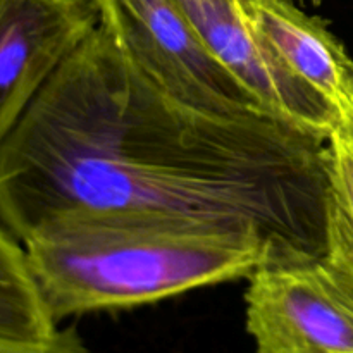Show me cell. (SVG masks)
<instances>
[{
  "label": "cell",
  "mask_w": 353,
  "mask_h": 353,
  "mask_svg": "<svg viewBox=\"0 0 353 353\" xmlns=\"http://www.w3.org/2000/svg\"><path fill=\"white\" fill-rule=\"evenodd\" d=\"M326 196V138L171 99L100 24L0 148V223L19 241L69 212L138 210L254 228L268 257H321Z\"/></svg>",
  "instance_id": "6da1fadb"
},
{
  "label": "cell",
  "mask_w": 353,
  "mask_h": 353,
  "mask_svg": "<svg viewBox=\"0 0 353 353\" xmlns=\"http://www.w3.org/2000/svg\"><path fill=\"white\" fill-rule=\"evenodd\" d=\"M21 243L57 324L248 279L269 255L254 228L138 210L69 212Z\"/></svg>",
  "instance_id": "7a4b0ae2"
},
{
  "label": "cell",
  "mask_w": 353,
  "mask_h": 353,
  "mask_svg": "<svg viewBox=\"0 0 353 353\" xmlns=\"http://www.w3.org/2000/svg\"><path fill=\"white\" fill-rule=\"evenodd\" d=\"M97 2L100 26L165 95L221 116L268 112L261 100L207 48L176 0Z\"/></svg>",
  "instance_id": "3957f363"
},
{
  "label": "cell",
  "mask_w": 353,
  "mask_h": 353,
  "mask_svg": "<svg viewBox=\"0 0 353 353\" xmlns=\"http://www.w3.org/2000/svg\"><path fill=\"white\" fill-rule=\"evenodd\" d=\"M255 353H353V276L326 255H271L248 278Z\"/></svg>",
  "instance_id": "277c9868"
},
{
  "label": "cell",
  "mask_w": 353,
  "mask_h": 353,
  "mask_svg": "<svg viewBox=\"0 0 353 353\" xmlns=\"http://www.w3.org/2000/svg\"><path fill=\"white\" fill-rule=\"evenodd\" d=\"M99 24L97 0H0V148Z\"/></svg>",
  "instance_id": "5b68a950"
},
{
  "label": "cell",
  "mask_w": 353,
  "mask_h": 353,
  "mask_svg": "<svg viewBox=\"0 0 353 353\" xmlns=\"http://www.w3.org/2000/svg\"><path fill=\"white\" fill-rule=\"evenodd\" d=\"M210 52L268 112L330 138L340 114L296 78L262 38L241 0H176Z\"/></svg>",
  "instance_id": "8992f818"
},
{
  "label": "cell",
  "mask_w": 353,
  "mask_h": 353,
  "mask_svg": "<svg viewBox=\"0 0 353 353\" xmlns=\"http://www.w3.org/2000/svg\"><path fill=\"white\" fill-rule=\"evenodd\" d=\"M269 47L286 68L338 114L353 109V59L330 23L292 0H241Z\"/></svg>",
  "instance_id": "52a82bcc"
},
{
  "label": "cell",
  "mask_w": 353,
  "mask_h": 353,
  "mask_svg": "<svg viewBox=\"0 0 353 353\" xmlns=\"http://www.w3.org/2000/svg\"><path fill=\"white\" fill-rule=\"evenodd\" d=\"M21 241L0 226V341L45 343L59 333Z\"/></svg>",
  "instance_id": "ba28073f"
},
{
  "label": "cell",
  "mask_w": 353,
  "mask_h": 353,
  "mask_svg": "<svg viewBox=\"0 0 353 353\" xmlns=\"http://www.w3.org/2000/svg\"><path fill=\"white\" fill-rule=\"evenodd\" d=\"M326 259L353 276V134L340 121L327 138Z\"/></svg>",
  "instance_id": "9c48e42d"
},
{
  "label": "cell",
  "mask_w": 353,
  "mask_h": 353,
  "mask_svg": "<svg viewBox=\"0 0 353 353\" xmlns=\"http://www.w3.org/2000/svg\"><path fill=\"white\" fill-rule=\"evenodd\" d=\"M0 353H90L74 327L59 330V333L45 343H12L0 341Z\"/></svg>",
  "instance_id": "30bf717a"
},
{
  "label": "cell",
  "mask_w": 353,
  "mask_h": 353,
  "mask_svg": "<svg viewBox=\"0 0 353 353\" xmlns=\"http://www.w3.org/2000/svg\"><path fill=\"white\" fill-rule=\"evenodd\" d=\"M340 123L343 124V126L347 128V130L353 134V109L347 110V112L341 114V116H340Z\"/></svg>",
  "instance_id": "8fae6325"
},
{
  "label": "cell",
  "mask_w": 353,
  "mask_h": 353,
  "mask_svg": "<svg viewBox=\"0 0 353 353\" xmlns=\"http://www.w3.org/2000/svg\"><path fill=\"white\" fill-rule=\"evenodd\" d=\"M300 2H307V0H300ZM310 3H312V6H321V2H323V0H309Z\"/></svg>",
  "instance_id": "7c38bea8"
}]
</instances>
